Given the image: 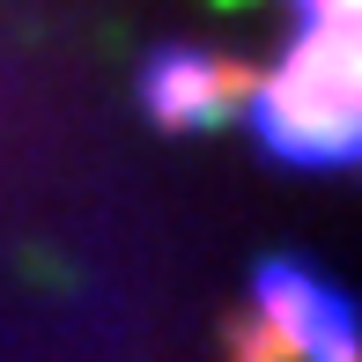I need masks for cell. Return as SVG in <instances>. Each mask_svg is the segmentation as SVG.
Segmentation results:
<instances>
[{"instance_id":"obj_4","label":"cell","mask_w":362,"mask_h":362,"mask_svg":"<svg viewBox=\"0 0 362 362\" xmlns=\"http://www.w3.org/2000/svg\"><path fill=\"white\" fill-rule=\"evenodd\" d=\"M222 348H229V362H296V355H288V340L274 333L259 310H237V318L222 325Z\"/></svg>"},{"instance_id":"obj_5","label":"cell","mask_w":362,"mask_h":362,"mask_svg":"<svg viewBox=\"0 0 362 362\" xmlns=\"http://www.w3.org/2000/svg\"><path fill=\"white\" fill-rule=\"evenodd\" d=\"M296 15L325 30H362V0H296Z\"/></svg>"},{"instance_id":"obj_2","label":"cell","mask_w":362,"mask_h":362,"mask_svg":"<svg viewBox=\"0 0 362 362\" xmlns=\"http://www.w3.org/2000/svg\"><path fill=\"white\" fill-rule=\"evenodd\" d=\"M252 310L288 340L296 362H362V310L348 288L310 274L303 259H259L252 267Z\"/></svg>"},{"instance_id":"obj_1","label":"cell","mask_w":362,"mask_h":362,"mask_svg":"<svg viewBox=\"0 0 362 362\" xmlns=\"http://www.w3.org/2000/svg\"><path fill=\"white\" fill-rule=\"evenodd\" d=\"M252 134L281 163H355L362 156V30L303 23L274 67H259Z\"/></svg>"},{"instance_id":"obj_3","label":"cell","mask_w":362,"mask_h":362,"mask_svg":"<svg viewBox=\"0 0 362 362\" xmlns=\"http://www.w3.org/2000/svg\"><path fill=\"white\" fill-rule=\"evenodd\" d=\"M252 81H259V67H244V59L200 52V45H163V52H148V67H141V104H148L156 126L192 134V126L237 119V111L252 104Z\"/></svg>"}]
</instances>
